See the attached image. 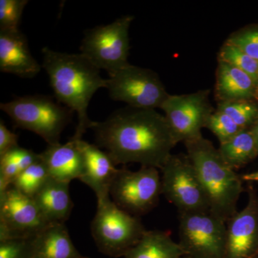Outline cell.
<instances>
[{
    "mask_svg": "<svg viewBox=\"0 0 258 258\" xmlns=\"http://www.w3.org/2000/svg\"><path fill=\"white\" fill-rule=\"evenodd\" d=\"M90 129L115 166L138 163L161 169L177 144L165 116L156 109L127 106L93 121Z\"/></svg>",
    "mask_w": 258,
    "mask_h": 258,
    "instance_id": "1",
    "label": "cell"
},
{
    "mask_svg": "<svg viewBox=\"0 0 258 258\" xmlns=\"http://www.w3.org/2000/svg\"><path fill=\"white\" fill-rule=\"evenodd\" d=\"M42 67L46 71L57 102L78 115L74 138L82 139L93 120L88 115L90 101L100 88L107 87L100 70L82 54H69L44 47Z\"/></svg>",
    "mask_w": 258,
    "mask_h": 258,
    "instance_id": "2",
    "label": "cell"
},
{
    "mask_svg": "<svg viewBox=\"0 0 258 258\" xmlns=\"http://www.w3.org/2000/svg\"><path fill=\"white\" fill-rule=\"evenodd\" d=\"M184 144L206 194L210 212L227 222L237 212V202L244 190L241 176L227 165L218 149L203 136Z\"/></svg>",
    "mask_w": 258,
    "mask_h": 258,
    "instance_id": "3",
    "label": "cell"
},
{
    "mask_svg": "<svg viewBox=\"0 0 258 258\" xmlns=\"http://www.w3.org/2000/svg\"><path fill=\"white\" fill-rule=\"evenodd\" d=\"M0 108L17 126L37 134L48 145L60 143L61 134L74 113L51 97L42 95L17 97L2 103Z\"/></svg>",
    "mask_w": 258,
    "mask_h": 258,
    "instance_id": "4",
    "label": "cell"
},
{
    "mask_svg": "<svg viewBox=\"0 0 258 258\" xmlns=\"http://www.w3.org/2000/svg\"><path fill=\"white\" fill-rule=\"evenodd\" d=\"M97 201L91 226L95 243L101 253L111 257H124L147 230L139 217L117 206L110 196Z\"/></svg>",
    "mask_w": 258,
    "mask_h": 258,
    "instance_id": "5",
    "label": "cell"
},
{
    "mask_svg": "<svg viewBox=\"0 0 258 258\" xmlns=\"http://www.w3.org/2000/svg\"><path fill=\"white\" fill-rule=\"evenodd\" d=\"M134 18L132 15H125L108 25L88 30L81 43V54L108 75L128 66L129 28Z\"/></svg>",
    "mask_w": 258,
    "mask_h": 258,
    "instance_id": "6",
    "label": "cell"
},
{
    "mask_svg": "<svg viewBox=\"0 0 258 258\" xmlns=\"http://www.w3.org/2000/svg\"><path fill=\"white\" fill-rule=\"evenodd\" d=\"M110 198L122 210L139 217L152 211L162 194L159 169L142 166L133 171L118 169L110 187Z\"/></svg>",
    "mask_w": 258,
    "mask_h": 258,
    "instance_id": "7",
    "label": "cell"
},
{
    "mask_svg": "<svg viewBox=\"0 0 258 258\" xmlns=\"http://www.w3.org/2000/svg\"><path fill=\"white\" fill-rule=\"evenodd\" d=\"M108 76L106 89L110 97L128 106L161 108L169 96L159 76L150 69L129 64Z\"/></svg>",
    "mask_w": 258,
    "mask_h": 258,
    "instance_id": "8",
    "label": "cell"
},
{
    "mask_svg": "<svg viewBox=\"0 0 258 258\" xmlns=\"http://www.w3.org/2000/svg\"><path fill=\"white\" fill-rule=\"evenodd\" d=\"M178 243L190 258H225L226 222L208 212L179 213Z\"/></svg>",
    "mask_w": 258,
    "mask_h": 258,
    "instance_id": "9",
    "label": "cell"
},
{
    "mask_svg": "<svg viewBox=\"0 0 258 258\" xmlns=\"http://www.w3.org/2000/svg\"><path fill=\"white\" fill-rule=\"evenodd\" d=\"M161 171L162 195L179 213L210 211L208 198L187 154H172Z\"/></svg>",
    "mask_w": 258,
    "mask_h": 258,
    "instance_id": "10",
    "label": "cell"
},
{
    "mask_svg": "<svg viewBox=\"0 0 258 258\" xmlns=\"http://www.w3.org/2000/svg\"><path fill=\"white\" fill-rule=\"evenodd\" d=\"M210 90L170 95L161 107L176 143L203 136L207 120L215 111L210 101Z\"/></svg>",
    "mask_w": 258,
    "mask_h": 258,
    "instance_id": "11",
    "label": "cell"
},
{
    "mask_svg": "<svg viewBox=\"0 0 258 258\" xmlns=\"http://www.w3.org/2000/svg\"><path fill=\"white\" fill-rule=\"evenodd\" d=\"M49 225L33 198L13 186L0 194V241L31 238Z\"/></svg>",
    "mask_w": 258,
    "mask_h": 258,
    "instance_id": "12",
    "label": "cell"
},
{
    "mask_svg": "<svg viewBox=\"0 0 258 258\" xmlns=\"http://www.w3.org/2000/svg\"><path fill=\"white\" fill-rule=\"evenodd\" d=\"M245 208L226 222L225 258H255L258 254V195L252 185Z\"/></svg>",
    "mask_w": 258,
    "mask_h": 258,
    "instance_id": "13",
    "label": "cell"
},
{
    "mask_svg": "<svg viewBox=\"0 0 258 258\" xmlns=\"http://www.w3.org/2000/svg\"><path fill=\"white\" fill-rule=\"evenodd\" d=\"M39 64L20 30H0V71L24 79H32L40 73Z\"/></svg>",
    "mask_w": 258,
    "mask_h": 258,
    "instance_id": "14",
    "label": "cell"
},
{
    "mask_svg": "<svg viewBox=\"0 0 258 258\" xmlns=\"http://www.w3.org/2000/svg\"><path fill=\"white\" fill-rule=\"evenodd\" d=\"M84 160V170L80 178L94 191L97 200L110 196V187L118 169L106 152L94 144L79 139Z\"/></svg>",
    "mask_w": 258,
    "mask_h": 258,
    "instance_id": "15",
    "label": "cell"
},
{
    "mask_svg": "<svg viewBox=\"0 0 258 258\" xmlns=\"http://www.w3.org/2000/svg\"><path fill=\"white\" fill-rule=\"evenodd\" d=\"M40 154L52 179L70 183L83 175L84 160L79 139L72 137L67 143L48 145Z\"/></svg>",
    "mask_w": 258,
    "mask_h": 258,
    "instance_id": "16",
    "label": "cell"
},
{
    "mask_svg": "<svg viewBox=\"0 0 258 258\" xmlns=\"http://www.w3.org/2000/svg\"><path fill=\"white\" fill-rule=\"evenodd\" d=\"M258 85L250 76L232 64L218 60L215 96L217 103L256 101Z\"/></svg>",
    "mask_w": 258,
    "mask_h": 258,
    "instance_id": "17",
    "label": "cell"
},
{
    "mask_svg": "<svg viewBox=\"0 0 258 258\" xmlns=\"http://www.w3.org/2000/svg\"><path fill=\"white\" fill-rule=\"evenodd\" d=\"M69 184L50 178L32 198L47 223L64 224L69 218L74 208Z\"/></svg>",
    "mask_w": 258,
    "mask_h": 258,
    "instance_id": "18",
    "label": "cell"
},
{
    "mask_svg": "<svg viewBox=\"0 0 258 258\" xmlns=\"http://www.w3.org/2000/svg\"><path fill=\"white\" fill-rule=\"evenodd\" d=\"M32 258H88L82 255L64 224H50L32 239Z\"/></svg>",
    "mask_w": 258,
    "mask_h": 258,
    "instance_id": "19",
    "label": "cell"
},
{
    "mask_svg": "<svg viewBox=\"0 0 258 258\" xmlns=\"http://www.w3.org/2000/svg\"><path fill=\"white\" fill-rule=\"evenodd\" d=\"M185 256L169 231L147 230L124 258H180Z\"/></svg>",
    "mask_w": 258,
    "mask_h": 258,
    "instance_id": "20",
    "label": "cell"
},
{
    "mask_svg": "<svg viewBox=\"0 0 258 258\" xmlns=\"http://www.w3.org/2000/svg\"><path fill=\"white\" fill-rule=\"evenodd\" d=\"M218 151L227 165L235 171L258 157L257 146L251 128L242 129L230 140L220 144Z\"/></svg>",
    "mask_w": 258,
    "mask_h": 258,
    "instance_id": "21",
    "label": "cell"
},
{
    "mask_svg": "<svg viewBox=\"0 0 258 258\" xmlns=\"http://www.w3.org/2000/svg\"><path fill=\"white\" fill-rule=\"evenodd\" d=\"M40 157V154L20 147L0 157V194L9 189L17 177Z\"/></svg>",
    "mask_w": 258,
    "mask_h": 258,
    "instance_id": "22",
    "label": "cell"
},
{
    "mask_svg": "<svg viewBox=\"0 0 258 258\" xmlns=\"http://www.w3.org/2000/svg\"><path fill=\"white\" fill-rule=\"evenodd\" d=\"M50 178L47 166L40 157L38 160L17 177L12 186L20 192L32 198Z\"/></svg>",
    "mask_w": 258,
    "mask_h": 258,
    "instance_id": "23",
    "label": "cell"
},
{
    "mask_svg": "<svg viewBox=\"0 0 258 258\" xmlns=\"http://www.w3.org/2000/svg\"><path fill=\"white\" fill-rule=\"evenodd\" d=\"M217 110L230 116L243 129L250 128L258 120V101L254 100L219 103Z\"/></svg>",
    "mask_w": 258,
    "mask_h": 258,
    "instance_id": "24",
    "label": "cell"
},
{
    "mask_svg": "<svg viewBox=\"0 0 258 258\" xmlns=\"http://www.w3.org/2000/svg\"><path fill=\"white\" fill-rule=\"evenodd\" d=\"M217 60L232 64L248 74L258 85V61L238 47L226 41L219 51Z\"/></svg>",
    "mask_w": 258,
    "mask_h": 258,
    "instance_id": "25",
    "label": "cell"
},
{
    "mask_svg": "<svg viewBox=\"0 0 258 258\" xmlns=\"http://www.w3.org/2000/svg\"><path fill=\"white\" fill-rule=\"evenodd\" d=\"M205 128L215 134L220 144L233 138L242 129L223 112L215 110L207 120Z\"/></svg>",
    "mask_w": 258,
    "mask_h": 258,
    "instance_id": "26",
    "label": "cell"
},
{
    "mask_svg": "<svg viewBox=\"0 0 258 258\" xmlns=\"http://www.w3.org/2000/svg\"><path fill=\"white\" fill-rule=\"evenodd\" d=\"M28 0H0V30H20V21Z\"/></svg>",
    "mask_w": 258,
    "mask_h": 258,
    "instance_id": "27",
    "label": "cell"
},
{
    "mask_svg": "<svg viewBox=\"0 0 258 258\" xmlns=\"http://www.w3.org/2000/svg\"><path fill=\"white\" fill-rule=\"evenodd\" d=\"M226 41L258 61V25H248L232 32Z\"/></svg>",
    "mask_w": 258,
    "mask_h": 258,
    "instance_id": "28",
    "label": "cell"
},
{
    "mask_svg": "<svg viewBox=\"0 0 258 258\" xmlns=\"http://www.w3.org/2000/svg\"><path fill=\"white\" fill-rule=\"evenodd\" d=\"M32 239L0 241V258H32Z\"/></svg>",
    "mask_w": 258,
    "mask_h": 258,
    "instance_id": "29",
    "label": "cell"
},
{
    "mask_svg": "<svg viewBox=\"0 0 258 258\" xmlns=\"http://www.w3.org/2000/svg\"><path fill=\"white\" fill-rule=\"evenodd\" d=\"M18 135L8 129L3 119L0 120V157L18 147Z\"/></svg>",
    "mask_w": 258,
    "mask_h": 258,
    "instance_id": "30",
    "label": "cell"
},
{
    "mask_svg": "<svg viewBox=\"0 0 258 258\" xmlns=\"http://www.w3.org/2000/svg\"><path fill=\"white\" fill-rule=\"evenodd\" d=\"M242 181L247 182H258V171L241 175Z\"/></svg>",
    "mask_w": 258,
    "mask_h": 258,
    "instance_id": "31",
    "label": "cell"
},
{
    "mask_svg": "<svg viewBox=\"0 0 258 258\" xmlns=\"http://www.w3.org/2000/svg\"><path fill=\"white\" fill-rule=\"evenodd\" d=\"M251 131L253 134L254 140H255L256 146H257V152H258V120L256 121L252 127H251Z\"/></svg>",
    "mask_w": 258,
    "mask_h": 258,
    "instance_id": "32",
    "label": "cell"
},
{
    "mask_svg": "<svg viewBox=\"0 0 258 258\" xmlns=\"http://www.w3.org/2000/svg\"><path fill=\"white\" fill-rule=\"evenodd\" d=\"M256 101H258V87L257 90V94H256Z\"/></svg>",
    "mask_w": 258,
    "mask_h": 258,
    "instance_id": "33",
    "label": "cell"
},
{
    "mask_svg": "<svg viewBox=\"0 0 258 258\" xmlns=\"http://www.w3.org/2000/svg\"><path fill=\"white\" fill-rule=\"evenodd\" d=\"M180 258H190L189 257H187V256H183V257H180Z\"/></svg>",
    "mask_w": 258,
    "mask_h": 258,
    "instance_id": "34",
    "label": "cell"
},
{
    "mask_svg": "<svg viewBox=\"0 0 258 258\" xmlns=\"http://www.w3.org/2000/svg\"><path fill=\"white\" fill-rule=\"evenodd\" d=\"M255 258H258V254L257 256H256Z\"/></svg>",
    "mask_w": 258,
    "mask_h": 258,
    "instance_id": "35",
    "label": "cell"
}]
</instances>
